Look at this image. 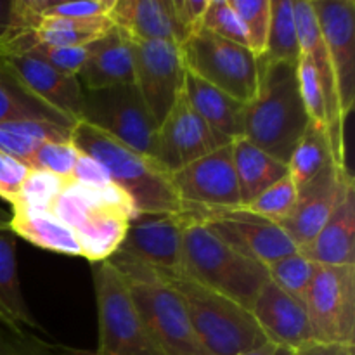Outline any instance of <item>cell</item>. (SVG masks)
I'll use <instances>...</instances> for the list:
<instances>
[{
  "mask_svg": "<svg viewBox=\"0 0 355 355\" xmlns=\"http://www.w3.org/2000/svg\"><path fill=\"white\" fill-rule=\"evenodd\" d=\"M309 123L311 118L298 89L297 64L260 66L259 90L245 107L243 137L288 165Z\"/></svg>",
  "mask_w": 355,
  "mask_h": 355,
  "instance_id": "obj_1",
  "label": "cell"
},
{
  "mask_svg": "<svg viewBox=\"0 0 355 355\" xmlns=\"http://www.w3.org/2000/svg\"><path fill=\"white\" fill-rule=\"evenodd\" d=\"M69 141L76 149L97 159L132 201L139 214H184V203L166 172L156 159L121 144L87 121L73 125Z\"/></svg>",
  "mask_w": 355,
  "mask_h": 355,
  "instance_id": "obj_2",
  "label": "cell"
},
{
  "mask_svg": "<svg viewBox=\"0 0 355 355\" xmlns=\"http://www.w3.org/2000/svg\"><path fill=\"white\" fill-rule=\"evenodd\" d=\"M187 217L182 276L252 309L257 295L270 279L267 266L229 245L203 220L189 214Z\"/></svg>",
  "mask_w": 355,
  "mask_h": 355,
  "instance_id": "obj_3",
  "label": "cell"
},
{
  "mask_svg": "<svg viewBox=\"0 0 355 355\" xmlns=\"http://www.w3.org/2000/svg\"><path fill=\"white\" fill-rule=\"evenodd\" d=\"M51 211L75 232L82 257L94 263L114 255L128 222L139 214L134 201L116 184L94 189L73 182L62 189Z\"/></svg>",
  "mask_w": 355,
  "mask_h": 355,
  "instance_id": "obj_4",
  "label": "cell"
},
{
  "mask_svg": "<svg viewBox=\"0 0 355 355\" xmlns=\"http://www.w3.org/2000/svg\"><path fill=\"white\" fill-rule=\"evenodd\" d=\"M166 281L184 302L191 326L208 355H241L269 342L250 309L184 276Z\"/></svg>",
  "mask_w": 355,
  "mask_h": 355,
  "instance_id": "obj_5",
  "label": "cell"
},
{
  "mask_svg": "<svg viewBox=\"0 0 355 355\" xmlns=\"http://www.w3.org/2000/svg\"><path fill=\"white\" fill-rule=\"evenodd\" d=\"M99 322L96 355H163L146 328L123 274L110 262L92 270Z\"/></svg>",
  "mask_w": 355,
  "mask_h": 355,
  "instance_id": "obj_6",
  "label": "cell"
},
{
  "mask_svg": "<svg viewBox=\"0 0 355 355\" xmlns=\"http://www.w3.org/2000/svg\"><path fill=\"white\" fill-rule=\"evenodd\" d=\"M187 214H139L110 260L118 270H146L163 279L182 276Z\"/></svg>",
  "mask_w": 355,
  "mask_h": 355,
  "instance_id": "obj_7",
  "label": "cell"
},
{
  "mask_svg": "<svg viewBox=\"0 0 355 355\" xmlns=\"http://www.w3.org/2000/svg\"><path fill=\"white\" fill-rule=\"evenodd\" d=\"M184 66L198 78L248 104L260 82L259 58L248 47L224 40L200 28L180 45Z\"/></svg>",
  "mask_w": 355,
  "mask_h": 355,
  "instance_id": "obj_8",
  "label": "cell"
},
{
  "mask_svg": "<svg viewBox=\"0 0 355 355\" xmlns=\"http://www.w3.org/2000/svg\"><path fill=\"white\" fill-rule=\"evenodd\" d=\"M121 272V270H120ZM130 295L163 355H208L172 284L146 270H125Z\"/></svg>",
  "mask_w": 355,
  "mask_h": 355,
  "instance_id": "obj_9",
  "label": "cell"
},
{
  "mask_svg": "<svg viewBox=\"0 0 355 355\" xmlns=\"http://www.w3.org/2000/svg\"><path fill=\"white\" fill-rule=\"evenodd\" d=\"M80 120L155 159L158 123L149 113L135 83L103 89L82 87Z\"/></svg>",
  "mask_w": 355,
  "mask_h": 355,
  "instance_id": "obj_10",
  "label": "cell"
},
{
  "mask_svg": "<svg viewBox=\"0 0 355 355\" xmlns=\"http://www.w3.org/2000/svg\"><path fill=\"white\" fill-rule=\"evenodd\" d=\"M305 311L314 342L355 347V266H318Z\"/></svg>",
  "mask_w": 355,
  "mask_h": 355,
  "instance_id": "obj_11",
  "label": "cell"
},
{
  "mask_svg": "<svg viewBox=\"0 0 355 355\" xmlns=\"http://www.w3.org/2000/svg\"><path fill=\"white\" fill-rule=\"evenodd\" d=\"M172 182L187 214L243 208L231 144L173 172Z\"/></svg>",
  "mask_w": 355,
  "mask_h": 355,
  "instance_id": "obj_12",
  "label": "cell"
},
{
  "mask_svg": "<svg viewBox=\"0 0 355 355\" xmlns=\"http://www.w3.org/2000/svg\"><path fill=\"white\" fill-rule=\"evenodd\" d=\"M134 83L158 127L182 96L186 66L175 42H134Z\"/></svg>",
  "mask_w": 355,
  "mask_h": 355,
  "instance_id": "obj_13",
  "label": "cell"
},
{
  "mask_svg": "<svg viewBox=\"0 0 355 355\" xmlns=\"http://www.w3.org/2000/svg\"><path fill=\"white\" fill-rule=\"evenodd\" d=\"M189 215L203 220L224 241L267 267L298 252V246L279 224L250 214L245 208Z\"/></svg>",
  "mask_w": 355,
  "mask_h": 355,
  "instance_id": "obj_14",
  "label": "cell"
},
{
  "mask_svg": "<svg viewBox=\"0 0 355 355\" xmlns=\"http://www.w3.org/2000/svg\"><path fill=\"white\" fill-rule=\"evenodd\" d=\"M295 24H297L300 54L307 55L318 71L321 82L322 97L326 106V132L333 151V162L342 168H347L345 162V116L342 113L336 90L335 73L329 61L328 49L319 28L318 14H315L312 0H293Z\"/></svg>",
  "mask_w": 355,
  "mask_h": 355,
  "instance_id": "obj_15",
  "label": "cell"
},
{
  "mask_svg": "<svg viewBox=\"0 0 355 355\" xmlns=\"http://www.w3.org/2000/svg\"><path fill=\"white\" fill-rule=\"evenodd\" d=\"M227 144L231 142L208 127L182 92L158 127L155 159L166 172L173 173Z\"/></svg>",
  "mask_w": 355,
  "mask_h": 355,
  "instance_id": "obj_16",
  "label": "cell"
},
{
  "mask_svg": "<svg viewBox=\"0 0 355 355\" xmlns=\"http://www.w3.org/2000/svg\"><path fill=\"white\" fill-rule=\"evenodd\" d=\"M350 182H354V177L349 168H342L331 162L318 175L298 187L293 214L279 224L298 250L307 248L314 241Z\"/></svg>",
  "mask_w": 355,
  "mask_h": 355,
  "instance_id": "obj_17",
  "label": "cell"
},
{
  "mask_svg": "<svg viewBox=\"0 0 355 355\" xmlns=\"http://www.w3.org/2000/svg\"><path fill=\"white\" fill-rule=\"evenodd\" d=\"M319 28L328 49L343 116L355 104V2L312 0Z\"/></svg>",
  "mask_w": 355,
  "mask_h": 355,
  "instance_id": "obj_18",
  "label": "cell"
},
{
  "mask_svg": "<svg viewBox=\"0 0 355 355\" xmlns=\"http://www.w3.org/2000/svg\"><path fill=\"white\" fill-rule=\"evenodd\" d=\"M250 311L267 340L276 345L298 352L314 342L305 305L270 279L263 284Z\"/></svg>",
  "mask_w": 355,
  "mask_h": 355,
  "instance_id": "obj_19",
  "label": "cell"
},
{
  "mask_svg": "<svg viewBox=\"0 0 355 355\" xmlns=\"http://www.w3.org/2000/svg\"><path fill=\"white\" fill-rule=\"evenodd\" d=\"M28 90L71 121L80 120L82 111V85L78 78L58 71L42 59L26 52H2Z\"/></svg>",
  "mask_w": 355,
  "mask_h": 355,
  "instance_id": "obj_20",
  "label": "cell"
},
{
  "mask_svg": "<svg viewBox=\"0 0 355 355\" xmlns=\"http://www.w3.org/2000/svg\"><path fill=\"white\" fill-rule=\"evenodd\" d=\"M134 40L113 24L106 33L87 45V59L76 78L83 89H103L134 83Z\"/></svg>",
  "mask_w": 355,
  "mask_h": 355,
  "instance_id": "obj_21",
  "label": "cell"
},
{
  "mask_svg": "<svg viewBox=\"0 0 355 355\" xmlns=\"http://www.w3.org/2000/svg\"><path fill=\"white\" fill-rule=\"evenodd\" d=\"M107 17L134 42L186 40L170 0H114Z\"/></svg>",
  "mask_w": 355,
  "mask_h": 355,
  "instance_id": "obj_22",
  "label": "cell"
},
{
  "mask_svg": "<svg viewBox=\"0 0 355 355\" xmlns=\"http://www.w3.org/2000/svg\"><path fill=\"white\" fill-rule=\"evenodd\" d=\"M318 266H355V184L350 182L314 241L298 250Z\"/></svg>",
  "mask_w": 355,
  "mask_h": 355,
  "instance_id": "obj_23",
  "label": "cell"
},
{
  "mask_svg": "<svg viewBox=\"0 0 355 355\" xmlns=\"http://www.w3.org/2000/svg\"><path fill=\"white\" fill-rule=\"evenodd\" d=\"M184 96L189 101L198 114L207 121L208 127L220 135L224 141L232 142L243 137V121H245L246 104L232 99L217 87L186 69L184 78Z\"/></svg>",
  "mask_w": 355,
  "mask_h": 355,
  "instance_id": "obj_24",
  "label": "cell"
},
{
  "mask_svg": "<svg viewBox=\"0 0 355 355\" xmlns=\"http://www.w3.org/2000/svg\"><path fill=\"white\" fill-rule=\"evenodd\" d=\"M231 149L243 208L274 186L277 180L288 175V165L267 155L248 139H234L231 142Z\"/></svg>",
  "mask_w": 355,
  "mask_h": 355,
  "instance_id": "obj_25",
  "label": "cell"
},
{
  "mask_svg": "<svg viewBox=\"0 0 355 355\" xmlns=\"http://www.w3.org/2000/svg\"><path fill=\"white\" fill-rule=\"evenodd\" d=\"M9 229L16 234V238L19 236L42 250L61 255L82 257L75 232L62 224L51 210L12 207Z\"/></svg>",
  "mask_w": 355,
  "mask_h": 355,
  "instance_id": "obj_26",
  "label": "cell"
},
{
  "mask_svg": "<svg viewBox=\"0 0 355 355\" xmlns=\"http://www.w3.org/2000/svg\"><path fill=\"white\" fill-rule=\"evenodd\" d=\"M0 324L10 329H38L21 290L16 259V234L9 227L0 229Z\"/></svg>",
  "mask_w": 355,
  "mask_h": 355,
  "instance_id": "obj_27",
  "label": "cell"
},
{
  "mask_svg": "<svg viewBox=\"0 0 355 355\" xmlns=\"http://www.w3.org/2000/svg\"><path fill=\"white\" fill-rule=\"evenodd\" d=\"M23 120L49 121L62 127L75 125V121L55 111L54 107L38 99L31 90H28L0 52V123Z\"/></svg>",
  "mask_w": 355,
  "mask_h": 355,
  "instance_id": "obj_28",
  "label": "cell"
},
{
  "mask_svg": "<svg viewBox=\"0 0 355 355\" xmlns=\"http://www.w3.org/2000/svg\"><path fill=\"white\" fill-rule=\"evenodd\" d=\"M71 130L73 127L37 120L0 123V153L26 165L35 149L45 142H68Z\"/></svg>",
  "mask_w": 355,
  "mask_h": 355,
  "instance_id": "obj_29",
  "label": "cell"
},
{
  "mask_svg": "<svg viewBox=\"0 0 355 355\" xmlns=\"http://www.w3.org/2000/svg\"><path fill=\"white\" fill-rule=\"evenodd\" d=\"M300 59L297 24H295L293 0H270V24L267 33L266 51L259 58V64L290 62Z\"/></svg>",
  "mask_w": 355,
  "mask_h": 355,
  "instance_id": "obj_30",
  "label": "cell"
},
{
  "mask_svg": "<svg viewBox=\"0 0 355 355\" xmlns=\"http://www.w3.org/2000/svg\"><path fill=\"white\" fill-rule=\"evenodd\" d=\"M113 26L110 17L68 19L44 17L33 31V40L51 47H85Z\"/></svg>",
  "mask_w": 355,
  "mask_h": 355,
  "instance_id": "obj_31",
  "label": "cell"
},
{
  "mask_svg": "<svg viewBox=\"0 0 355 355\" xmlns=\"http://www.w3.org/2000/svg\"><path fill=\"white\" fill-rule=\"evenodd\" d=\"M331 162L333 151L326 127L311 121L291 153L288 162V175L298 189Z\"/></svg>",
  "mask_w": 355,
  "mask_h": 355,
  "instance_id": "obj_32",
  "label": "cell"
},
{
  "mask_svg": "<svg viewBox=\"0 0 355 355\" xmlns=\"http://www.w3.org/2000/svg\"><path fill=\"white\" fill-rule=\"evenodd\" d=\"M267 269H269L270 281L276 286L305 305V297L318 270V263L312 262L304 253L297 252L276 260Z\"/></svg>",
  "mask_w": 355,
  "mask_h": 355,
  "instance_id": "obj_33",
  "label": "cell"
},
{
  "mask_svg": "<svg viewBox=\"0 0 355 355\" xmlns=\"http://www.w3.org/2000/svg\"><path fill=\"white\" fill-rule=\"evenodd\" d=\"M297 196V187H295L290 175H286L277 180L269 189L263 191L252 203L246 205L245 210L262 218H267L270 222H276V224H283L293 214Z\"/></svg>",
  "mask_w": 355,
  "mask_h": 355,
  "instance_id": "obj_34",
  "label": "cell"
},
{
  "mask_svg": "<svg viewBox=\"0 0 355 355\" xmlns=\"http://www.w3.org/2000/svg\"><path fill=\"white\" fill-rule=\"evenodd\" d=\"M69 180L40 170H30L16 203L12 207H26L35 210H51Z\"/></svg>",
  "mask_w": 355,
  "mask_h": 355,
  "instance_id": "obj_35",
  "label": "cell"
},
{
  "mask_svg": "<svg viewBox=\"0 0 355 355\" xmlns=\"http://www.w3.org/2000/svg\"><path fill=\"white\" fill-rule=\"evenodd\" d=\"M248 37L250 51L260 58L266 51L270 24V0H229Z\"/></svg>",
  "mask_w": 355,
  "mask_h": 355,
  "instance_id": "obj_36",
  "label": "cell"
},
{
  "mask_svg": "<svg viewBox=\"0 0 355 355\" xmlns=\"http://www.w3.org/2000/svg\"><path fill=\"white\" fill-rule=\"evenodd\" d=\"M80 151L71 141L68 142H45L35 149L28 159V168L40 170V172L54 173L62 179H71L73 166L78 159Z\"/></svg>",
  "mask_w": 355,
  "mask_h": 355,
  "instance_id": "obj_37",
  "label": "cell"
},
{
  "mask_svg": "<svg viewBox=\"0 0 355 355\" xmlns=\"http://www.w3.org/2000/svg\"><path fill=\"white\" fill-rule=\"evenodd\" d=\"M38 24L40 17L35 12L31 0H0V49L21 35L35 31Z\"/></svg>",
  "mask_w": 355,
  "mask_h": 355,
  "instance_id": "obj_38",
  "label": "cell"
},
{
  "mask_svg": "<svg viewBox=\"0 0 355 355\" xmlns=\"http://www.w3.org/2000/svg\"><path fill=\"white\" fill-rule=\"evenodd\" d=\"M201 28L224 38V40L234 42V44L250 49L245 26L241 24L229 0H208Z\"/></svg>",
  "mask_w": 355,
  "mask_h": 355,
  "instance_id": "obj_39",
  "label": "cell"
},
{
  "mask_svg": "<svg viewBox=\"0 0 355 355\" xmlns=\"http://www.w3.org/2000/svg\"><path fill=\"white\" fill-rule=\"evenodd\" d=\"M114 0H76V2H49L31 0L35 12L40 17H68V19H94L107 17Z\"/></svg>",
  "mask_w": 355,
  "mask_h": 355,
  "instance_id": "obj_40",
  "label": "cell"
},
{
  "mask_svg": "<svg viewBox=\"0 0 355 355\" xmlns=\"http://www.w3.org/2000/svg\"><path fill=\"white\" fill-rule=\"evenodd\" d=\"M0 355H73V349L52 345L33 333L0 324Z\"/></svg>",
  "mask_w": 355,
  "mask_h": 355,
  "instance_id": "obj_41",
  "label": "cell"
},
{
  "mask_svg": "<svg viewBox=\"0 0 355 355\" xmlns=\"http://www.w3.org/2000/svg\"><path fill=\"white\" fill-rule=\"evenodd\" d=\"M297 78L298 89H300L302 101H304L305 111H307L311 121L326 127V106L322 97L321 82H319L318 71L307 55L300 54L297 62Z\"/></svg>",
  "mask_w": 355,
  "mask_h": 355,
  "instance_id": "obj_42",
  "label": "cell"
},
{
  "mask_svg": "<svg viewBox=\"0 0 355 355\" xmlns=\"http://www.w3.org/2000/svg\"><path fill=\"white\" fill-rule=\"evenodd\" d=\"M30 168L24 163L0 153V198L12 207L26 180Z\"/></svg>",
  "mask_w": 355,
  "mask_h": 355,
  "instance_id": "obj_43",
  "label": "cell"
},
{
  "mask_svg": "<svg viewBox=\"0 0 355 355\" xmlns=\"http://www.w3.org/2000/svg\"><path fill=\"white\" fill-rule=\"evenodd\" d=\"M69 182L80 184V186L85 187H94V189H99V187H106L110 184H113L106 168L97 159L90 158L89 155H85L82 151H80L78 159H76L75 166H73Z\"/></svg>",
  "mask_w": 355,
  "mask_h": 355,
  "instance_id": "obj_44",
  "label": "cell"
},
{
  "mask_svg": "<svg viewBox=\"0 0 355 355\" xmlns=\"http://www.w3.org/2000/svg\"><path fill=\"white\" fill-rule=\"evenodd\" d=\"M173 14L182 30L184 37H189L198 31L203 23L205 10L208 7V0H170Z\"/></svg>",
  "mask_w": 355,
  "mask_h": 355,
  "instance_id": "obj_45",
  "label": "cell"
},
{
  "mask_svg": "<svg viewBox=\"0 0 355 355\" xmlns=\"http://www.w3.org/2000/svg\"><path fill=\"white\" fill-rule=\"evenodd\" d=\"M297 355H355V347L311 342L302 347Z\"/></svg>",
  "mask_w": 355,
  "mask_h": 355,
  "instance_id": "obj_46",
  "label": "cell"
},
{
  "mask_svg": "<svg viewBox=\"0 0 355 355\" xmlns=\"http://www.w3.org/2000/svg\"><path fill=\"white\" fill-rule=\"evenodd\" d=\"M241 355H297V352L291 349H286V347L276 345L272 342H267L262 347H257V349L248 350V352Z\"/></svg>",
  "mask_w": 355,
  "mask_h": 355,
  "instance_id": "obj_47",
  "label": "cell"
},
{
  "mask_svg": "<svg viewBox=\"0 0 355 355\" xmlns=\"http://www.w3.org/2000/svg\"><path fill=\"white\" fill-rule=\"evenodd\" d=\"M9 224H10V211L0 207V229L9 227Z\"/></svg>",
  "mask_w": 355,
  "mask_h": 355,
  "instance_id": "obj_48",
  "label": "cell"
},
{
  "mask_svg": "<svg viewBox=\"0 0 355 355\" xmlns=\"http://www.w3.org/2000/svg\"><path fill=\"white\" fill-rule=\"evenodd\" d=\"M80 355H96V354H87V352H82Z\"/></svg>",
  "mask_w": 355,
  "mask_h": 355,
  "instance_id": "obj_49",
  "label": "cell"
}]
</instances>
